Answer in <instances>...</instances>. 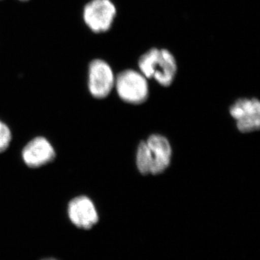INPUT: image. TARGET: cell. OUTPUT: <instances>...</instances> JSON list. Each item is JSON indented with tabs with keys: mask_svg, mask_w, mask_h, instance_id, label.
<instances>
[{
	"mask_svg": "<svg viewBox=\"0 0 260 260\" xmlns=\"http://www.w3.org/2000/svg\"><path fill=\"white\" fill-rule=\"evenodd\" d=\"M139 68L146 78H154L160 85L168 87L177 73L175 58L166 49H152L140 57Z\"/></svg>",
	"mask_w": 260,
	"mask_h": 260,
	"instance_id": "1",
	"label": "cell"
},
{
	"mask_svg": "<svg viewBox=\"0 0 260 260\" xmlns=\"http://www.w3.org/2000/svg\"><path fill=\"white\" fill-rule=\"evenodd\" d=\"M118 95L121 100L131 104H140L148 99L147 78L141 73L133 70L123 71L115 79Z\"/></svg>",
	"mask_w": 260,
	"mask_h": 260,
	"instance_id": "2",
	"label": "cell"
},
{
	"mask_svg": "<svg viewBox=\"0 0 260 260\" xmlns=\"http://www.w3.org/2000/svg\"><path fill=\"white\" fill-rule=\"evenodd\" d=\"M116 10L111 0H92L83 10V18L95 32L107 31L112 26Z\"/></svg>",
	"mask_w": 260,
	"mask_h": 260,
	"instance_id": "3",
	"label": "cell"
},
{
	"mask_svg": "<svg viewBox=\"0 0 260 260\" xmlns=\"http://www.w3.org/2000/svg\"><path fill=\"white\" fill-rule=\"evenodd\" d=\"M230 114L242 133H252L259 129L260 104L257 99H239L231 107Z\"/></svg>",
	"mask_w": 260,
	"mask_h": 260,
	"instance_id": "4",
	"label": "cell"
},
{
	"mask_svg": "<svg viewBox=\"0 0 260 260\" xmlns=\"http://www.w3.org/2000/svg\"><path fill=\"white\" fill-rule=\"evenodd\" d=\"M115 85V78L111 67L102 59L90 63L88 72V88L95 99H104Z\"/></svg>",
	"mask_w": 260,
	"mask_h": 260,
	"instance_id": "5",
	"label": "cell"
},
{
	"mask_svg": "<svg viewBox=\"0 0 260 260\" xmlns=\"http://www.w3.org/2000/svg\"><path fill=\"white\" fill-rule=\"evenodd\" d=\"M68 216L70 221L80 229H91L99 222V214L92 200L86 196L74 198L68 205Z\"/></svg>",
	"mask_w": 260,
	"mask_h": 260,
	"instance_id": "6",
	"label": "cell"
},
{
	"mask_svg": "<svg viewBox=\"0 0 260 260\" xmlns=\"http://www.w3.org/2000/svg\"><path fill=\"white\" fill-rule=\"evenodd\" d=\"M149 149L151 172L150 174H161L169 167L172 159V149L167 138L160 135L149 137L146 142Z\"/></svg>",
	"mask_w": 260,
	"mask_h": 260,
	"instance_id": "7",
	"label": "cell"
},
{
	"mask_svg": "<svg viewBox=\"0 0 260 260\" xmlns=\"http://www.w3.org/2000/svg\"><path fill=\"white\" fill-rule=\"evenodd\" d=\"M55 150L46 138L38 137L29 142L22 152L24 162L30 168H39L52 161Z\"/></svg>",
	"mask_w": 260,
	"mask_h": 260,
	"instance_id": "8",
	"label": "cell"
},
{
	"mask_svg": "<svg viewBox=\"0 0 260 260\" xmlns=\"http://www.w3.org/2000/svg\"><path fill=\"white\" fill-rule=\"evenodd\" d=\"M136 164L138 170L142 174H150L151 162H150L149 149L145 142H142L137 150Z\"/></svg>",
	"mask_w": 260,
	"mask_h": 260,
	"instance_id": "9",
	"label": "cell"
},
{
	"mask_svg": "<svg viewBox=\"0 0 260 260\" xmlns=\"http://www.w3.org/2000/svg\"><path fill=\"white\" fill-rule=\"evenodd\" d=\"M12 140V133L10 128L0 121V153L8 149Z\"/></svg>",
	"mask_w": 260,
	"mask_h": 260,
	"instance_id": "10",
	"label": "cell"
},
{
	"mask_svg": "<svg viewBox=\"0 0 260 260\" xmlns=\"http://www.w3.org/2000/svg\"><path fill=\"white\" fill-rule=\"evenodd\" d=\"M42 260H57V259H54V258H47V259H44Z\"/></svg>",
	"mask_w": 260,
	"mask_h": 260,
	"instance_id": "11",
	"label": "cell"
},
{
	"mask_svg": "<svg viewBox=\"0 0 260 260\" xmlns=\"http://www.w3.org/2000/svg\"><path fill=\"white\" fill-rule=\"evenodd\" d=\"M21 1H26V0H21Z\"/></svg>",
	"mask_w": 260,
	"mask_h": 260,
	"instance_id": "12",
	"label": "cell"
}]
</instances>
